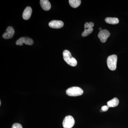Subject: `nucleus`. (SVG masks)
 <instances>
[{
  "instance_id": "nucleus-16",
  "label": "nucleus",
  "mask_w": 128,
  "mask_h": 128,
  "mask_svg": "<svg viewBox=\"0 0 128 128\" xmlns=\"http://www.w3.org/2000/svg\"><path fill=\"white\" fill-rule=\"evenodd\" d=\"M12 128H22V127L20 124L15 123L13 124Z\"/></svg>"
},
{
  "instance_id": "nucleus-2",
  "label": "nucleus",
  "mask_w": 128,
  "mask_h": 128,
  "mask_svg": "<svg viewBox=\"0 0 128 128\" xmlns=\"http://www.w3.org/2000/svg\"><path fill=\"white\" fill-rule=\"evenodd\" d=\"M66 93L70 96H77L82 95L83 94V90L80 87L74 86L67 89Z\"/></svg>"
},
{
  "instance_id": "nucleus-7",
  "label": "nucleus",
  "mask_w": 128,
  "mask_h": 128,
  "mask_svg": "<svg viewBox=\"0 0 128 128\" xmlns=\"http://www.w3.org/2000/svg\"><path fill=\"white\" fill-rule=\"evenodd\" d=\"M14 33L15 30L14 28L10 26L7 28L6 32L2 34V37L4 39H10L13 37Z\"/></svg>"
},
{
  "instance_id": "nucleus-13",
  "label": "nucleus",
  "mask_w": 128,
  "mask_h": 128,
  "mask_svg": "<svg viewBox=\"0 0 128 128\" xmlns=\"http://www.w3.org/2000/svg\"><path fill=\"white\" fill-rule=\"evenodd\" d=\"M69 2L71 7L76 8L80 4L81 1L80 0H70Z\"/></svg>"
},
{
  "instance_id": "nucleus-14",
  "label": "nucleus",
  "mask_w": 128,
  "mask_h": 128,
  "mask_svg": "<svg viewBox=\"0 0 128 128\" xmlns=\"http://www.w3.org/2000/svg\"><path fill=\"white\" fill-rule=\"evenodd\" d=\"M93 31V28L84 29V32H82V36L83 37H86L91 34Z\"/></svg>"
},
{
  "instance_id": "nucleus-17",
  "label": "nucleus",
  "mask_w": 128,
  "mask_h": 128,
  "mask_svg": "<svg viewBox=\"0 0 128 128\" xmlns=\"http://www.w3.org/2000/svg\"><path fill=\"white\" fill-rule=\"evenodd\" d=\"M108 108H109V107L107 105H104V106H102L101 108L102 112H106L108 110Z\"/></svg>"
},
{
  "instance_id": "nucleus-4",
  "label": "nucleus",
  "mask_w": 128,
  "mask_h": 128,
  "mask_svg": "<svg viewBox=\"0 0 128 128\" xmlns=\"http://www.w3.org/2000/svg\"><path fill=\"white\" fill-rule=\"evenodd\" d=\"M75 124V120L73 117L70 115L66 116L63 122L64 128H72Z\"/></svg>"
},
{
  "instance_id": "nucleus-1",
  "label": "nucleus",
  "mask_w": 128,
  "mask_h": 128,
  "mask_svg": "<svg viewBox=\"0 0 128 128\" xmlns=\"http://www.w3.org/2000/svg\"><path fill=\"white\" fill-rule=\"evenodd\" d=\"M63 55L64 60L69 65L72 66H75L77 65V60L72 57L71 53L69 50H64Z\"/></svg>"
},
{
  "instance_id": "nucleus-12",
  "label": "nucleus",
  "mask_w": 128,
  "mask_h": 128,
  "mask_svg": "<svg viewBox=\"0 0 128 128\" xmlns=\"http://www.w3.org/2000/svg\"><path fill=\"white\" fill-rule=\"evenodd\" d=\"M105 21L106 23L112 25L118 24L119 22V20L116 18H106L105 19Z\"/></svg>"
},
{
  "instance_id": "nucleus-11",
  "label": "nucleus",
  "mask_w": 128,
  "mask_h": 128,
  "mask_svg": "<svg viewBox=\"0 0 128 128\" xmlns=\"http://www.w3.org/2000/svg\"><path fill=\"white\" fill-rule=\"evenodd\" d=\"M119 101L116 98H114L112 100L108 102L107 106L109 108H114L117 106L118 105Z\"/></svg>"
},
{
  "instance_id": "nucleus-3",
  "label": "nucleus",
  "mask_w": 128,
  "mask_h": 128,
  "mask_svg": "<svg viewBox=\"0 0 128 128\" xmlns=\"http://www.w3.org/2000/svg\"><path fill=\"white\" fill-rule=\"evenodd\" d=\"M118 60L117 56L113 54L108 57L107 64L108 68L111 70H114L116 69V65Z\"/></svg>"
},
{
  "instance_id": "nucleus-6",
  "label": "nucleus",
  "mask_w": 128,
  "mask_h": 128,
  "mask_svg": "<svg viewBox=\"0 0 128 128\" xmlns=\"http://www.w3.org/2000/svg\"><path fill=\"white\" fill-rule=\"evenodd\" d=\"M110 34L108 30L104 29L100 31L98 33V37L101 42L105 43L106 41L108 38L110 36Z\"/></svg>"
},
{
  "instance_id": "nucleus-8",
  "label": "nucleus",
  "mask_w": 128,
  "mask_h": 128,
  "mask_svg": "<svg viewBox=\"0 0 128 128\" xmlns=\"http://www.w3.org/2000/svg\"><path fill=\"white\" fill-rule=\"evenodd\" d=\"M64 23L60 20H54L50 21L49 23V26L50 28H60L63 27Z\"/></svg>"
},
{
  "instance_id": "nucleus-10",
  "label": "nucleus",
  "mask_w": 128,
  "mask_h": 128,
  "mask_svg": "<svg viewBox=\"0 0 128 128\" xmlns=\"http://www.w3.org/2000/svg\"><path fill=\"white\" fill-rule=\"evenodd\" d=\"M40 4L41 8L44 10H49L51 8L50 2L48 0H41Z\"/></svg>"
},
{
  "instance_id": "nucleus-9",
  "label": "nucleus",
  "mask_w": 128,
  "mask_h": 128,
  "mask_svg": "<svg viewBox=\"0 0 128 128\" xmlns=\"http://www.w3.org/2000/svg\"><path fill=\"white\" fill-rule=\"evenodd\" d=\"M32 13V9L30 6L25 8L22 14V18L24 20H28L30 18Z\"/></svg>"
},
{
  "instance_id": "nucleus-15",
  "label": "nucleus",
  "mask_w": 128,
  "mask_h": 128,
  "mask_svg": "<svg viewBox=\"0 0 128 128\" xmlns=\"http://www.w3.org/2000/svg\"><path fill=\"white\" fill-rule=\"evenodd\" d=\"M94 26V24L92 22H86L84 24V29L91 28Z\"/></svg>"
},
{
  "instance_id": "nucleus-5",
  "label": "nucleus",
  "mask_w": 128,
  "mask_h": 128,
  "mask_svg": "<svg viewBox=\"0 0 128 128\" xmlns=\"http://www.w3.org/2000/svg\"><path fill=\"white\" fill-rule=\"evenodd\" d=\"M23 44H25L26 45H32L33 44V40L32 38L27 37H22L18 40L16 42V44L17 45L22 46Z\"/></svg>"
},
{
  "instance_id": "nucleus-18",
  "label": "nucleus",
  "mask_w": 128,
  "mask_h": 128,
  "mask_svg": "<svg viewBox=\"0 0 128 128\" xmlns=\"http://www.w3.org/2000/svg\"><path fill=\"white\" fill-rule=\"evenodd\" d=\"M99 30H100V31H101V30H102V28H99Z\"/></svg>"
}]
</instances>
